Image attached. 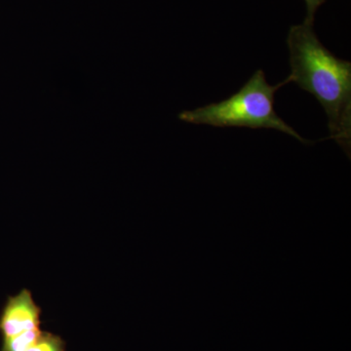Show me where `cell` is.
Wrapping results in <instances>:
<instances>
[{"instance_id":"6","label":"cell","mask_w":351,"mask_h":351,"mask_svg":"<svg viewBox=\"0 0 351 351\" xmlns=\"http://www.w3.org/2000/svg\"><path fill=\"white\" fill-rule=\"evenodd\" d=\"M306 4V22L314 23V16L319 7L325 3L326 0H304Z\"/></svg>"},{"instance_id":"5","label":"cell","mask_w":351,"mask_h":351,"mask_svg":"<svg viewBox=\"0 0 351 351\" xmlns=\"http://www.w3.org/2000/svg\"><path fill=\"white\" fill-rule=\"evenodd\" d=\"M27 351H64V343L59 337L41 332L38 341Z\"/></svg>"},{"instance_id":"3","label":"cell","mask_w":351,"mask_h":351,"mask_svg":"<svg viewBox=\"0 0 351 351\" xmlns=\"http://www.w3.org/2000/svg\"><path fill=\"white\" fill-rule=\"evenodd\" d=\"M40 309L36 306L31 293L23 290L20 294L9 299L1 319L0 330L4 339L19 335L29 330L38 329Z\"/></svg>"},{"instance_id":"4","label":"cell","mask_w":351,"mask_h":351,"mask_svg":"<svg viewBox=\"0 0 351 351\" xmlns=\"http://www.w3.org/2000/svg\"><path fill=\"white\" fill-rule=\"evenodd\" d=\"M41 332L38 328L4 339L3 351H27L38 341Z\"/></svg>"},{"instance_id":"2","label":"cell","mask_w":351,"mask_h":351,"mask_svg":"<svg viewBox=\"0 0 351 351\" xmlns=\"http://www.w3.org/2000/svg\"><path fill=\"white\" fill-rule=\"evenodd\" d=\"M288 83L286 80L279 84L270 85L265 73L258 69L243 87L230 98L193 110H186L179 115V119L197 125L221 128L276 129L292 136L302 144H313V142L302 138L295 129L288 125L276 112V92Z\"/></svg>"},{"instance_id":"1","label":"cell","mask_w":351,"mask_h":351,"mask_svg":"<svg viewBox=\"0 0 351 351\" xmlns=\"http://www.w3.org/2000/svg\"><path fill=\"white\" fill-rule=\"evenodd\" d=\"M287 44L294 82L313 94L328 117L330 138L348 158L351 154V63L335 56L321 43L313 23L291 27Z\"/></svg>"}]
</instances>
